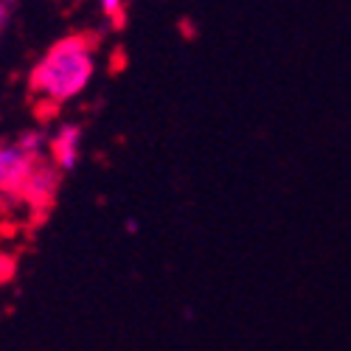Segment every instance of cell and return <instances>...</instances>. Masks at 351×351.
Returning <instances> with one entry per match:
<instances>
[{
	"instance_id": "cell-1",
	"label": "cell",
	"mask_w": 351,
	"mask_h": 351,
	"mask_svg": "<svg viewBox=\"0 0 351 351\" xmlns=\"http://www.w3.org/2000/svg\"><path fill=\"white\" fill-rule=\"evenodd\" d=\"M93 43L87 37H65L48 48V53L32 71V90L40 99H48L53 104H65L76 99L93 76Z\"/></svg>"
},
{
	"instance_id": "cell-3",
	"label": "cell",
	"mask_w": 351,
	"mask_h": 351,
	"mask_svg": "<svg viewBox=\"0 0 351 351\" xmlns=\"http://www.w3.org/2000/svg\"><path fill=\"white\" fill-rule=\"evenodd\" d=\"M51 155H53L56 169L71 171L79 163V155H82V130L73 127V124L62 127L51 141Z\"/></svg>"
},
{
	"instance_id": "cell-4",
	"label": "cell",
	"mask_w": 351,
	"mask_h": 351,
	"mask_svg": "<svg viewBox=\"0 0 351 351\" xmlns=\"http://www.w3.org/2000/svg\"><path fill=\"white\" fill-rule=\"evenodd\" d=\"M99 9H101L107 17L121 20V12H124V0H99Z\"/></svg>"
},
{
	"instance_id": "cell-5",
	"label": "cell",
	"mask_w": 351,
	"mask_h": 351,
	"mask_svg": "<svg viewBox=\"0 0 351 351\" xmlns=\"http://www.w3.org/2000/svg\"><path fill=\"white\" fill-rule=\"evenodd\" d=\"M3 17H6V6H3V0H0V23H3Z\"/></svg>"
},
{
	"instance_id": "cell-2",
	"label": "cell",
	"mask_w": 351,
	"mask_h": 351,
	"mask_svg": "<svg viewBox=\"0 0 351 351\" xmlns=\"http://www.w3.org/2000/svg\"><path fill=\"white\" fill-rule=\"evenodd\" d=\"M34 169V160L25 149L14 143H0V189L9 186H23L28 174Z\"/></svg>"
}]
</instances>
